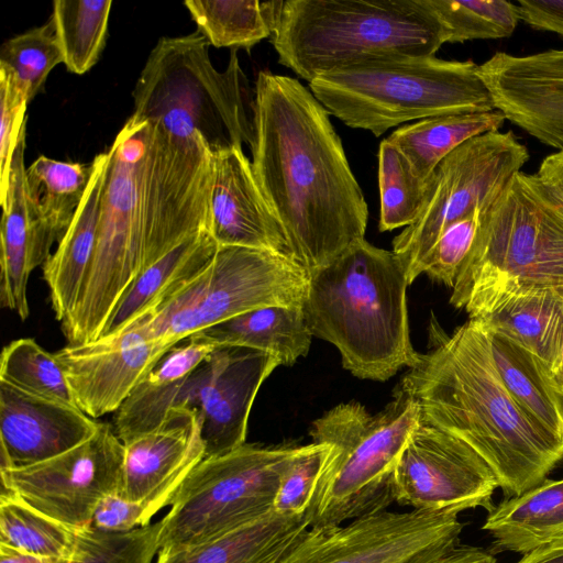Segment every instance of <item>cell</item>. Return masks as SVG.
<instances>
[{
	"label": "cell",
	"mask_w": 563,
	"mask_h": 563,
	"mask_svg": "<svg viewBox=\"0 0 563 563\" xmlns=\"http://www.w3.org/2000/svg\"><path fill=\"white\" fill-rule=\"evenodd\" d=\"M252 168L292 258L308 273L365 239L368 208L330 112L298 79L262 70Z\"/></svg>",
	"instance_id": "cell-1"
},
{
	"label": "cell",
	"mask_w": 563,
	"mask_h": 563,
	"mask_svg": "<svg viewBox=\"0 0 563 563\" xmlns=\"http://www.w3.org/2000/svg\"><path fill=\"white\" fill-rule=\"evenodd\" d=\"M431 350L400 382L420 421L468 444L489 465L506 498L547 479L563 440L529 417L505 387L486 331L475 319L445 333L433 320Z\"/></svg>",
	"instance_id": "cell-2"
},
{
	"label": "cell",
	"mask_w": 563,
	"mask_h": 563,
	"mask_svg": "<svg viewBox=\"0 0 563 563\" xmlns=\"http://www.w3.org/2000/svg\"><path fill=\"white\" fill-rule=\"evenodd\" d=\"M400 258L362 239L308 273L302 309L312 333L333 344L344 368L362 379L387 380L412 367L420 353L410 340Z\"/></svg>",
	"instance_id": "cell-3"
},
{
	"label": "cell",
	"mask_w": 563,
	"mask_h": 563,
	"mask_svg": "<svg viewBox=\"0 0 563 563\" xmlns=\"http://www.w3.org/2000/svg\"><path fill=\"white\" fill-rule=\"evenodd\" d=\"M534 291L563 298V199L520 170L484 213L450 302L476 319Z\"/></svg>",
	"instance_id": "cell-4"
},
{
	"label": "cell",
	"mask_w": 563,
	"mask_h": 563,
	"mask_svg": "<svg viewBox=\"0 0 563 563\" xmlns=\"http://www.w3.org/2000/svg\"><path fill=\"white\" fill-rule=\"evenodd\" d=\"M271 42L309 82L373 55L433 56L446 32L428 0H286Z\"/></svg>",
	"instance_id": "cell-5"
},
{
	"label": "cell",
	"mask_w": 563,
	"mask_h": 563,
	"mask_svg": "<svg viewBox=\"0 0 563 563\" xmlns=\"http://www.w3.org/2000/svg\"><path fill=\"white\" fill-rule=\"evenodd\" d=\"M309 89L330 114L375 136L412 120L495 110L477 64L434 55L368 56L314 77Z\"/></svg>",
	"instance_id": "cell-6"
},
{
	"label": "cell",
	"mask_w": 563,
	"mask_h": 563,
	"mask_svg": "<svg viewBox=\"0 0 563 563\" xmlns=\"http://www.w3.org/2000/svg\"><path fill=\"white\" fill-rule=\"evenodd\" d=\"M209 42L197 30L159 38L132 92V119L156 123L189 136L199 132L211 151L253 143V106L249 80L236 49L225 70L209 57Z\"/></svg>",
	"instance_id": "cell-7"
},
{
	"label": "cell",
	"mask_w": 563,
	"mask_h": 563,
	"mask_svg": "<svg viewBox=\"0 0 563 563\" xmlns=\"http://www.w3.org/2000/svg\"><path fill=\"white\" fill-rule=\"evenodd\" d=\"M419 423L420 410L400 385L376 415L351 401L316 419L310 431L313 442L332 450L310 507V527H336L383 511L395 501L394 470Z\"/></svg>",
	"instance_id": "cell-8"
},
{
	"label": "cell",
	"mask_w": 563,
	"mask_h": 563,
	"mask_svg": "<svg viewBox=\"0 0 563 563\" xmlns=\"http://www.w3.org/2000/svg\"><path fill=\"white\" fill-rule=\"evenodd\" d=\"M150 124L132 118L109 148L92 262L75 309L62 324L69 344L97 340L143 256V184Z\"/></svg>",
	"instance_id": "cell-9"
},
{
	"label": "cell",
	"mask_w": 563,
	"mask_h": 563,
	"mask_svg": "<svg viewBox=\"0 0 563 563\" xmlns=\"http://www.w3.org/2000/svg\"><path fill=\"white\" fill-rule=\"evenodd\" d=\"M308 272L292 258L243 246H218L209 264L141 321L173 347L232 317L268 306H302Z\"/></svg>",
	"instance_id": "cell-10"
},
{
	"label": "cell",
	"mask_w": 563,
	"mask_h": 563,
	"mask_svg": "<svg viewBox=\"0 0 563 563\" xmlns=\"http://www.w3.org/2000/svg\"><path fill=\"white\" fill-rule=\"evenodd\" d=\"M302 449L244 443L203 459L159 521V550L203 543L272 512L280 478Z\"/></svg>",
	"instance_id": "cell-11"
},
{
	"label": "cell",
	"mask_w": 563,
	"mask_h": 563,
	"mask_svg": "<svg viewBox=\"0 0 563 563\" xmlns=\"http://www.w3.org/2000/svg\"><path fill=\"white\" fill-rule=\"evenodd\" d=\"M529 161L527 147L511 132L475 136L450 153L427 184L418 219L393 240L409 284L442 232L470 213L490 207Z\"/></svg>",
	"instance_id": "cell-12"
},
{
	"label": "cell",
	"mask_w": 563,
	"mask_h": 563,
	"mask_svg": "<svg viewBox=\"0 0 563 563\" xmlns=\"http://www.w3.org/2000/svg\"><path fill=\"white\" fill-rule=\"evenodd\" d=\"M147 123L140 273L187 239L208 231L213 179V152L199 132L179 136Z\"/></svg>",
	"instance_id": "cell-13"
},
{
	"label": "cell",
	"mask_w": 563,
	"mask_h": 563,
	"mask_svg": "<svg viewBox=\"0 0 563 563\" xmlns=\"http://www.w3.org/2000/svg\"><path fill=\"white\" fill-rule=\"evenodd\" d=\"M124 444L100 422L92 437L47 461L0 468L1 490L67 526H91L95 510L121 485Z\"/></svg>",
	"instance_id": "cell-14"
},
{
	"label": "cell",
	"mask_w": 563,
	"mask_h": 563,
	"mask_svg": "<svg viewBox=\"0 0 563 563\" xmlns=\"http://www.w3.org/2000/svg\"><path fill=\"white\" fill-rule=\"evenodd\" d=\"M497 488L495 473L468 444L421 421L394 470L395 501L422 511H489Z\"/></svg>",
	"instance_id": "cell-15"
},
{
	"label": "cell",
	"mask_w": 563,
	"mask_h": 563,
	"mask_svg": "<svg viewBox=\"0 0 563 563\" xmlns=\"http://www.w3.org/2000/svg\"><path fill=\"white\" fill-rule=\"evenodd\" d=\"M456 514L378 511L346 526L307 529L277 563H402L413 554L459 540Z\"/></svg>",
	"instance_id": "cell-16"
},
{
	"label": "cell",
	"mask_w": 563,
	"mask_h": 563,
	"mask_svg": "<svg viewBox=\"0 0 563 563\" xmlns=\"http://www.w3.org/2000/svg\"><path fill=\"white\" fill-rule=\"evenodd\" d=\"M279 365L267 352L222 345L216 346L191 372L175 407L197 413L205 459L230 453L245 443L255 396Z\"/></svg>",
	"instance_id": "cell-17"
},
{
	"label": "cell",
	"mask_w": 563,
	"mask_h": 563,
	"mask_svg": "<svg viewBox=\"0 0 563 563\" xmlns=\"http://www.w3.org/2000/svg\"><path fill=\"white\" fill-rule=\"evenodd\" d=\"M172 347L142 321L112 336L68 344L54 353L76 406L97 419L117 412L137 383Z\"/></svg>",
	"instance_id": "cell-18"
},
{
	"label": "cell",
	"mask_w": 563,
	"mask_h": 563,
	"mask_svg": "<svg viewBox=\"0 0 563 563\" xmlns=\"http://www.w3.org/2000/svg\"><path fill=\"white\" fill-rule=\"evenodd\" d=\"M478 75L506 120L563 151V48L526 56L496 53L478 65Z\"/></svg>",
	"instance_id": "cell-19"
},
{
	"label": "cell",
	"mask_w": 563,
	"mask_h": 563,
	"mask_svg": "<svg viewBox=\"0 0 563 563\" xmlns=\"http://www.w3.org/2000/svg\"><path fill=\"white\" fill-rule=\"evenodd\" d=\"M123 444L118 495L145 508V527L172 504L188 474L205 459L198 416L174 407L158 428Z\"/></svg>",
	"instance_id": "cell-20"
},
{
	"label": "cell",
	"mask_w": 563,
	"mask_h": 563,
	"mask_svg": "<svg viewBox=\"0 0 563 563\" xmlns=\"http://www.w3.org/2000/svg\"><path fill=\"white\" fill-rule=\"evenodd\" d=\"M208 232L219 246L257 249L292 258L286 233L241 146L213 152Z\"/></svg>",
	"instance_id": "cell-21"
},
{
	"label": "cell",
	"mask_w": 563,
	"mask_h": 563,
	"mask_svg": "<svg viewBox=\"0 0 563 563\" xmlns=\"http://www.w3.org/2000/svg\"><path fill=\"white\" fill-rule=\"evenodd\" d=\"M99 424L77 406L0 380V468H21L55 457L88 440Z\"/></svg>",
	"instance_id": "cell-22"
},
{
	"label": "cell",
	"mask_w": 563,
	"mask_h": 563,
	"mask_svg": "<svg viewBox=\"0 0 563 563\" xmlns=\"http://www.w3.org/2000/svg\"><path fill=\"white\" fill-rule=\"evenodd\" d=\"M23 126L9 175L0 228V301L2 307L27 319V283L31 272L44 265L55 241L33 212L26 196Z\"/></svg>",
	"instance_id": "cell-23"
},
{
	"label": "cell",
	"mask_w": 563,
	"mask_h": 563,
	"mask_svg": "<svg viewBox=\"0 0 563 563\" xmlns=\"http://www.w3.org/2000/svg\"><path fill=\"white\" fill-rule=\"evenodd\" d=\"M110 158V152L107 151L92 159L91 179L73 222L58 242L56 251L42 266L52 308L59 322L75 309L92 262Z\"/></svg>",
	"instance_id": "cell-24"
},
{
	"label": "cell",
	"mask_w": 563,
	"mask_h": 563,
	"mask_svg": "<svg viewBox=\"0 0 563 563\" xmlns=\"http://www.w3.org/2000/svg\"><path fill=\"white\" fill-rule=\"evenodd\" d=\"M184 341L161 357L115 412L114 431L123 443L165 421L187 377L216 347L194 335Z\"/></svg>",
	"instance_id": "cell-25"
},
{
	"label": "cell",
	"mask_w": 563,
	"mask_h": 563,
	"mask_svg": "<svg viewBox=\"0 0 563 563\" xmlns=\"http://www.w3.org/2000/svg\"><path fill=\"white\" fill-rule=\"evenodd\" d=\"M217 242L202 231L144 269L117 303L100 338L120 334L152 314L212 260Z\"/></svg>",
	"instance_id": "cell-26"
},
{
	"label": "cell",
	"mask_w": 563,
	"mask_h": 563,
	"mask_svg": "<svg viewBox=\"0 0 563 563\" xmlns=\"http://www.w3.org/2000/svg\"><path fill=\"white\" fill-rule=\"evenodd\" d=\"M311 510L299 516L268 515L191 547L161 549L155 563H277L311 526Z\"/></svg>",
	"instance_id": "cell-27"
},
{
	"label": "cell",
	"mask_w": 563,
	"mask_h": 563,
	"mask_svg": "<svg viewBox=\"0 0 563 563\" xmlns=\"http://www.w3.org/2000/svg\"><path fill=\"white\" fill-rule=\"evenodd\" d=\"M490 552L529 554L563 536V478L545 479L494 506L482 527Z\"/></svg>",
	"instance_id": "cell-28"
},
{
	"label": "cell",
	"mask_w": 563,
	"mask_h": 563,
	"mask_svg": "<svg viewBox=\"0 0 563 563\" xmlns=\"http://www.w3.org/2000/svg\"><path fill=\"white\" fill-rule=\"evenodd\" d=\"M192 335L214 346L234 345L264 351L287 366L307 355L312 338L302 306L257 308Z\"/></svg>",
	"instance_id": "cell-29"
},
{
	"label": "cell",
	"mask_w": 563,
	"mask_h": 563,
	"mask_svg": "<svg viewBox=\"0 0 563 563\" xmlns=\"http://www.w3.org/2000/svg\"><path fill=\"white\" fill-rule=\"evenodd\" d=\"M537 356L550 371L563 343V298L552 291L518 294L476 318Z\"/></svg>",
	"instance_id": "cell-30"
},
{
	"label": "cell",
	"mask_w": 563,
	"mask_h": 563,
	"mask_svg": "<svg viewBox=\"0 0 563 563\" xmlns=\"http://www.w3.org/2000/svg\"><path fill=\"white\" fill-rule=\"evenodd\" d=\"M484 330L495 366L511 397L536 422L563 440V396L554 386L549 368L506 335Z\"/></svg>",
	"instance_id": "cell-31"
},
{
	"label": "cell",
	"mask_w": 563,
	"mask_h": 563,
	"mask_svg": "<svg viewBox=\"0 0 563 563\" xmlns=\"http://www.w3.org/2000/svg\"><path fill=\"white\" fill-rule=\"evenodd\" d=\"M505 120L497 110L431 117L398 128L386 140L406 157L415 174L428 181L450 153L475 136L499 131Z\"/></svg>",
	"instance_id": "cell-32"
},
{
	"label": "cell",
	"mask_w": 563,
	"mask_h": 563,
	"mask_svg": "<svg viewBox=\"0 0 563 563\" xmlns=\"http://www.w3.org/2000/svg\"><path fill=\"white\" fill-rule=\"evenodd\" d=\"M93 164L36 158L25 172L29 203L40 222L59 242L85 196Z\"/></svg>",
	"instance_id": "cell-33"
},
{
	"label": "cell",
	"mask_w": 563,
	"mask_h": 563,
	"mask_svg": "<svg viewBox=\"0 0 563 563\" xmlns=\"http://www.w3.org/2000/svg\"><path fill=\"white\" fill-rule=\"evenodd\" d=\"M184 4L210 45L250 51L271 38L283 1L187 0Z\"/></svg>",
	"instance_id": "cell-34"
},
{
	"label": "cell",
	"mask_w": 563,
	"mask_h": 563,
	"mask_svg": "<svg viewBox=\"0 0 563 563\" xmlns=\"http://www.w3.org/2000/svg\"><path fill=\"white\" fill-rule=\"evenodd\" d=\"M80 530L1 490L0 543L30 554L71 560L76 554Z\"/></svg>",
	"instance_id": "cell-35"
},
{
	"label": "cell",
	"mask_w": 563,
	"mask_h": 563,
	"mask_svg": "<svg viewBox=\"0 0 563 563\" xmlns=\"http://www.w3.org/2000/svg\"><path fill=\"white\" fill-rule=\"evenodd\" d=\"M111 0H55L51 19L64 64L74 74L87 73L101 54Z\"/></svg>",
	"instance_id": "cell-36"
},
{
	"label": "cell",
	"mask_w": 563,
	"mask_h": 563,
	"mask_svg": "<svg viewBox=\"0 0 563 563\" xmlns=\"http://www.w3.org/2000/svg\"><path fill=\"white\" fill-rule=\"evenodd\" d=\"M428 181L421 180L406 157L386 139L378 150L382 232L412 224L422 211Z\"/></svg>",
	"instance_id": "cell-37"
},
{
	"label": "cell",
	"mask_w": 563,
	"mask_h": 563,
	"mask_svg": "<svg viewBox=\"0 0 563 563\" xmlns=\"http://www.w3.org/2000/svg\"><path fill=\"white\" fill-rule=\"evenodd\" d=\"M0 380L29 394L76 406L58 361L33 339H18L3 347Z\"/></svg>",
	"instance_id": "cell-38"
},
{
	"label": "cell",
	"mask_w": 563,
	"mask_h": 563,
	"mask_svg": "<svg viewBox=\"0 0 563 563\" xmlns=\"http://www.w3.org/2000/svg\"><path fill=\"white\" fill-rule=\"evenodd\" d=\"M446 32V43L501 38L520 21L518 3L506 0H428Z\"/></svg>",
	"instance_id": "cell-39"
},
{
	"label": "cell",
	"mask_w": 563,
	"mask_h": 563,
	"mask_svg": "<svg viewBox=\"0 0 563 563\" xmlns=\"http://www.w3.org/2000/svg\"><path fill=\"white\" fill-rule=\"evenodd\" d=\"M64 63L52 19L7 40L0 49V65L18 77L29 102L43 89L49 71Z\"/></svg>",
	"instance_id": "cell-40"
},
{
	"label": "cell",
	"mask_w": 563,
	"mask_h": 563,
	"mask_svg": "<svg viewBox=\"0 0 563 563\" xmlns=\"http://www.w3.org/2000/svg\"><path fill=\"white\" fill-rule=\"evenodd\" d=\"M159 521L115 534L84 528L70 563H152L159 550Z\"/></svg>",
	"instance_id": "cell-41"
},
{
	"label": "cell",
	"mask_w": 563,
	"mask_h": 563,
	"mask_svg": "<svg viewBox=\"0 0 563 563\" xmlns=\"http://www.w3.org/2000/svg\"><path fill=\"white\" fill-rule=\"evenodd\" d=\"M331 450L332 446L324 443L303 445L280 478L274 500L275 512L299 516L310 509Z\"/></svg>",
	"instance_id": "cell-42"
},
{
	"label": "cell",
	"mask_w": 563,
	"mask_h": 563,
	"mask_svg": "<svg viewBox=\"0 0 563 563\" xmlns=\"http://www.w3.org/2000/svg\"><path fill=\"white\" fill-rule=\"evenodd\" d=\"M488 208L476 210L449 225L423 260L421 274L453 288Z\"/></svg>",
	"instance_id": "cell-43"
},
{
	"label": "cell",
	"mask_w": 563,
	"mask_h": 563,
	"mask_svg": "<svg viewBox=\"0 0 563 563\" xmlns=\"http://www.w3.org/2000/svg\"><path fill=\"white\" fill-rule=\"evenodd\" d=\"M29 100L15 74L0 65V202H4L11 163L23 126Z\"/></svg>",
	"instance_id": "cell-44"
},
{
	"label": "cell",
	"mask_w": 563,
	"mask_h": 563,
	"mask_svg": "<svg viewBox=\"0 0 563 563\" xmlns=\"http://www.w3.org/2000/svg\"><path fill=\"white\" fill-rule=\"evenodd\" d=\"M145 508L118 494L106 496L95 510L91 527L104 533H128L143 527Z\"/></svg>",
	"instance_id": "cell-45"
},
{
	"label": "cell",
	"mask_w": 563,
	"mask_h": 563,
	"mask_svg": "<svg viewBox=\"0 0 563 563\" xmlns=\"http://www.w3.org/2000/svg\"><path fill=\"white\" fill-rule=\"evenodd\" d=\"M402 563H496V558L490 551L452 540L421 550Z\"/></svg>",
	"instance_id": "cell-46"
},
{
	"label": "cell",
	"mask_w": 563,
	"mask_h": 563,
	"mask_svg": "<svg viewBox=\"0 0 563 563\" xmlns=\"http://www.w3.org/2000/svg\"><path fill=\"white\" fill-rule=\"evenodd\" d=\"M520 20L563 37V0H519Z\"/></svg>",
	"instance_id": "cell-47"
},
{
	"label": "cell",
	"mask_w": 563,
	"mask_h": 563,
	"mask_svg": "<svg viewBox=\"0 0 563 563\" xmlns=\"http://www.w3.org/2000/svg\"><path fill=\"white\" fill-rule=\"evenodd\" d=\"M541 181L563 199V151L548 155L537 173Z\"/></svg>",
	"instance_id": "cell-48"
},
{
	"label": "cell",
	"mask_w": 563,
	"mask_h": 563,
	"mask_svg": "<svg viewBox=\"0 0 563 563\" xmlns=\"http://www.w3.org/2000/svg\"><path fill=\"white\" fill-rule=\"evenodd\" d=\"M516 563H563V536L529 554Z\"/></svg>",
	"instance_id": "cell-49"
},
{
	"label": "cell",
	"mask_w": 563,
	"mask_h": 563,
	"mask_svg": "<svg viewBox=\"0 0 563 563\" xmlns=\"http://www.w3.org/2000/svg\"><path fill=\"white\" fill-rule=\"evenodd\" d=\"M71 560L30 554L0 543V563H70Z\"/></svg>",
	"instance_id": "cell-50"
},
{
	"label": "cell",
	"mask_w": 563,
	"mask_h": 563,
	"mask_svg": "<svg viewBox=\"0 0 563 563\" xmlns=\"http://www.w3.org/2000/svg\"><path fill=\"white\" fill-rule=\"evenodd\" d=\"M550 376L559 393L563 396V343L560 353L550 368Z\"/></svg>",
	"instance_id": "cell-51"
}]
</instances>
